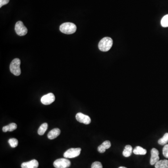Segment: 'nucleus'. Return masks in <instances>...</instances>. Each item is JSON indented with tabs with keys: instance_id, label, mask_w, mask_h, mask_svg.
<instances>
[{
	"instance_id": "9",
	"label": "nucleus",
	"mask_w": 168,
	"mask_h": 168,
	"mask_svg": "<svg viewBox=\"0 0 168 168\" xmlns=\"http://www.w3.org/2000/svg\"><path fill=\"white\" fill-rule=\"evenodd\" d=\"M159 151L155 148H153L151 150V158L150 164L151 165L155 164L159 160Z\"/></svg>"
},
{
	"instance_id": "22",
	"label": "nucleus",
	"mask_w": 168,
	"mask_h": 168,
	"mask_svg": "<svg viewBox=\"0 0 168 168\" xmlns=\"http://www.w3.org/2000/svg\"><path fill=\"white\" fill-rule=\"evenodd\" d=\"M162 154L164 157L168 158V144H166L162 149Z\"/></svg>"
},
{
	"instance_id": "6",
	"label": "nucleus",
	"mask_w": 168,
	"mask_h": 168,
	"mask_svg": "<svg viewBox=\"0 0 168 168\" xmlns=\"http://www.w3.org/2000/svg\"><path fill=\"white\" fill-rule=\"evenodd\" d=\"M15 31L16 34L20 36H23L28 32L27 28L24 26L22 21H18L15 25Z\"/></svg>"
},
{
	"instance_id": "5",
	"label": "nucleus",
	"mask_w": 168,
	"mask_h": 168,
	"mask_svg": "<svg viewBox=\"0 0 168 168\" xmlns=\"http://www.w3.org/2000/svg\"><path fill=\"white\" fill-rule=\"evenodd\" d=\"M80 148H71L65 152L64 157L65 158H73L78 157L80 154Z\"/></svg>"
},
{
	"instance_id": "7",
	"label": "nucleus",
	"mask_w": 168,
	"mask_h": 168,
	"mask_svg": "<svg viewBox=\"0 0 168 168\" xmlns=\"http://www.w3.org/2000/svg\"><path fill=\"white\" fill-rule=\"evenodd\" d=\"M55 100V97L52 93H49L43 96L41 98V101L42 104L45 105H48L52 103Z\"/></svg>"
},
{
	"instance_id": "23",
	"label": "nucleus",
	"mask_w": 168,
	"mask_h": 168,
	"mask_svg": "<svg viewBox=\"0 0 168 168\" xmlns=\"http://www.w3.org/2000/svg\"><path fill=\"white\" fill-rule=\"evenodd\" d=\"M9 0H0V8L5 5L7 4L9 2Z\"/></svg>"
},
{
	"instance_id": "12",
	"label": "nucleus",
	"mask_w": 168,
	"mask_h": 168,
	"mask_svg": "<svg viewBox=\"0 0 168 168\" xmlns=\"http://www.w3.org/2000/svg\"><path fill=\"white\" fill-rule=\"evenodd\" d=\"M60 130L59 128H54L49 132L48 134V138L49 139L52 140L59 136L60 134Z\"/></svg>"
},
{
	"instance_id": "16",
	"label": "nucleus",
	"mask_w": 168,
	"mask_h": 168,
	"mask_svg": "<svg viewBox=\"0 0 168 168\" xmlns=\"http://www.w3.org/2000/svg\"><path fill=\"white\" fill-rule=\"evenodd\" d=\"M133 153L135 154L144 155L147 153V150L145 149L142 148V147L137 146L133 150Z\"/></svg>"
},
{
	"instance_id": "17",
	"label": "nucleus",
	"mask_w": 168,
	"mask_h": 168,
	"mask_svg": "<svg viewBox=\"0 0 168 168\" xmlns=\"http://www.w3.org/2000/svg\"><path fill=\"white\" fill-rule=\"evenodd\" d=\"M48 128V124L47 123H44L40 126L38 130V134L39 135H44L46 131Z\"/></svg>"
},
{
	"instance_id": "15",
	"label": "nucleus",
	"mask_w": 168,
	"mask_h": 168,
	"mask_svg": "<svg viewBox=\"0 0 168 168\" xmlns=\"http://www.w3.org/2000/svg\"><path fill=\"white\" fill-rule=\"evenodd\" d=\"M133 150L132 146L130 145H127L125 147L124 150L123 151V155L126 157H128L131 155Z\"/></svg>"
},
{
	"instance_id": "19",
	"label": "nucleus",
	"mask_w": 168,
	"mask_h": 168,
	"mask_svg": "<svg viewBox=\"0 0 168 168\" xmlns=\"http://www.w3.org/2000/svg\"><path fill=\"white\" fill-rule=\"evenodd\" d=\"M161 23L163 27H168V14L162 17Z\"/></svg>"
},
{
	"instance_id": "24",
	"label": "nucleus",
	"mask_w": 168,
	"mask_h": 168,
	"mask_svg": "<svg viewBox=\"0 0 168 168\" xmlns=\"http://www.w3.org/2000/svg\"><path fill=\"white\" fill-rule=\"evenodd\" d=\"M119 168H126V167H122H122H120Z\"/></svg>"
},
{
	"instance_id": "8",
	"label": "nucleus",
	"mask_w": 168,
	"mask_h": 168,
	"mask_svg": "<svg viewBox=\"0 0 168 168\" xmlns=\"http://www.w3.org/2000/svg\"><path fill=\"white\" fill-rule=\"evenodd\" d=\"M76 118L78 122L85 124H89L91 122V118L89 116L81 112H78L76 115Z\"/></svg>"
},
{
	"instance_id": "21",
	"label": "nucleus",
	"mask_w": 168,
	"mask_h": 168,
	"mask_svg": "<svg viewBox=\"0 0 168 168\" xmlns=\"http://www.w3.org/2000/svg\"><path fill=\"white\" fill-rule=\"evenodd\" d=\"M103 168V166H102V164H101V162H95L93 163L92 164V166H91V168Z\"/></svg>"
},
{
	"instance_id": "18",
	"label": "nucleus",
	"mask_w": 168,
	"mask_h": 168,
	"mask_svg": "<svg viewBox=\"0 0 168 168\" xmlns=\"http://www.w3.org/2000/svg\"><path fill=\"white\" fill-rule=\"evenodd\" d=\"M168 142V133H165L164 136L160 139L158 141V143L161 145H164L167 144Z\"/></svg>"
},
{
	"instance_id": "2",
	"label": "nucleus",
	"mask_w": 168,
	"mask_h": 168,
	"mask_svg": "<svg viewBox=\"0 0 168 168\" xmlns=\"http://www.w3.org/2000/svg\"><path fill=\"white\" fill-rule=\"evenodd\" d=\"M60 31L65 34H72L75 33L77 30V27L72 23H65L60 25Z\"/></svg>"
},
{
	"instance_id": "14",
	"label": "nucleus",
	"mask_w": 168,
	"mask_h": 168,
	"mask_svg": "<svg viewBox=\"0 0 168 168\" xmlns=\"http://www.w3.org/2000/svg\"><path fill=\"white\" fill-rule=\"evenodd\" d=\"M17 127V125L16 123H11L9 124V125L4 127L3 128H2V131L4 132H6L7 131L11 132V131L16 130Z\"/></svg>"
},
{
	"instance_id": "11",
	"label": "nucleus",
	"mask_w": 168,
	"mask_h": 168,
	"mask_svg": "<svg viewBox=\"0 0 168 168\" xmlns=\"http://www.w3.org/2000/svg\"><path fill=\"white\" fill-rule=\"evenodd\" d=\"M111 146L110 141H106L98 147V150L100 153H103L107 149H109Z\"/></svg>"
},
{
	"instance_id": "10",
	"label": "nucleus",
	"mask_w": 168,
	"mask_h": 168,
	"mask_svg": "<svg viewBox=\"0 0 168 168\" xmlns=\"http://www.w3.org/2000/svg\"><path fill=\"white\" fill-rule=\"evenodd\" d=\"M38 162L35 159L27 162H23L21 165L22 168H38Z\"/></svg>"
},
{
	"instance_id": "4",
	"label": "nucleus",
	"mask_w": 168,
	"mask_h": 168,
	"mask_svg": "<svg viewBox=\"0 0 168 168\" xmlns=\"http://www.w3.org/2000/svg\"><path fill=\"white\" fill-rule=\"evenodd\" d=\"M71 163L66 158H60L55 161L53 165L56 168H67L70 166Z\"/></svg>"
},
{
	"instance_id": "1",
	"label": "nucleus",
	"mask_w": 168,
	"mask_h": 168,
	"mask_svg": "<svg viewBox=\"0 0 168 168\" xmlns=\"http://www.w3.org/2000/svg\"><path fill=\"white\" fill-rule=\"evenodd\" d=\"M113 41L112 39L109 37H105L102 38L99 42V48L101 51L106 52L110 50L112 47Z\"/></svg>"
},
{
	"instance_id": "3",
	"label": "nucleus",
	"mask_w": 168,
	"mask_h": 168,
	"mask_svg": "<svg viewBox=\"0 0 168 168\" xmlns=\"http://www.w3.org/2000/svg\"><path fill=\"white\" fill-rule=\"evenodd\" d=\"M20 65L21 61L19 58L13 59L10 64V72L15 76H19L21 73Z\"/></svg>"
},
{
	"instance_id": "13",
	"label": "nucleus",
	"mask_w": 168,
	"mask_h": 168,
	"mask_svg": "<svg viewBox=\"0 0 168 168\" xmlns=\"http://www.w3.org/2000/svg\"><path fill=\"white\" fill-rule=\"evenodd\" d=\"M156 168H168V160H159L154 164Z\"/></svg>"
},
{
	"instance_id": "20",
	"label": "nucleus",
	"mask_w": 168,
	"mask_h": 168,
	"mask_svg": "<svg viewBox=\"0 0 168 168\" xmlns=\"http://www.w3.org/2000/svg\"><path fill=\"white\" fill-rule=\"evenodd\" d=\"M9 143L12 148H16L18 144V140L16 138H11L9 140Z\"/></svg>"
}]
</instances>
